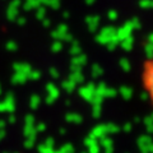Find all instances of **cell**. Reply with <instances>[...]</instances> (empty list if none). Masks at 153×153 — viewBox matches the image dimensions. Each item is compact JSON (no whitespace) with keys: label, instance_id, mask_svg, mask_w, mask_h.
Listing matches in <instances>:
<instances>
[{"label":"cell","instance_id":"cell-1","mask_svg":"<svg viewBox=\"0 0 153 153\" xmlns=\"http://www.w3.org/2000/svg\"><path fill=\"white\" fill-rule=\"evenodd\" d=\"M46 92H47V97H46L47 105L54 103L55 100L59 97V88H57L54 83H49L46 85Z\"/></svg>","mask_w":153,"mask_h":153},{"label":"cell","instance_id":"cell-2","mask_svg":"<svg viewBox=\"0 0 153 153\" xmlns=\"http://www.w3.org/2000/svg\"><path fill=\"white\" fill-rule=\"evenodd\" d=\"M94 88H96V85L93 84V82H89L85 87H80L79 88V94L82 96L85 101L89 102L91 98H92L93 94H94Z\"/></svg>","mask_w":153,"mask_h":153},{"label":"cell","instance_id":"cell-3","mask_svg":"<svg viewBox=\"0 0 153 153\" xmlns=\"http://www.w3.org/2000/svg\"><path fill=\"white\" fill-rule=\"evenodd\" d=\"M4 105V112H14L16 110V98H14V94L13 93H7L5 98L3 101Z\"/></svg>","mask_w":153,"mask_h":153},{"label":"cell","instance_id":"cell-4","mask_svg":"<svg viewBox=\"0 0 153 153\" xmlns=\"http://www.w3.org/2000/svg\"><path fill=\"white\" fill-rule=\"evenodd\" d=\"M107 134V131H106V125H97V126H94L93 129H92V131L89 133V135L91 137H93V138H96V139H100V138H102V137H105Z\"/></svg>","mask_w":153,"mask_h":153},{"label":"cell","instance_id":"cell-5","mask_svg":"<svg viewBox=\"0 0 153 153\" xmlns=\"http://www.w3.org/2000/svg\"><path fill=\"white\" fill-rule=\"evenodd\" d=\"M28 79V75L25 73H21V71H16L12 76V83L13 84H25Z\"/></svg>","mask_w":153,"mask_h":153},{"label":"cell","instance_id":"cell-6","mask_svg":"<svg viewBox=\"0 0 153 153\" xmlns=\"http://www.w3.org/2000/svg\"><path fill=\"white\" fill-rule=\"evenodd\" d=\"M65 120L68 123H73V124H80L83 121V117L76 112H68L65 116Z\"/></svg>","mask_w":153,"mask_h":153},{"label":"cell","instance_id":"cell-7","mask_svg":"<svg viewBox=\"0 0 153 153\" xmlns=\"http://www.w3.org/2000/svg\"><path fill=\"white\" fill-rule=\"evenodd\" d=\"M147 85L151 89L153 96V63L148 65V69H147Z\"/></svg>","mask_w":153,"mask_h":153},{"label":"cell","instance_id":"cell-8","mask_svg":"<svg viewBox=\"0 0 153 153\" xmlns=\"http://www.w3.org/2000/svg\"><path fill=\"white\" fill-rule=\"evenodd\" d=\"M61 87H63V89L65 91V92H68V93H71L75 89L76 87V83L74 82V80H71L70 78L69 79H65L63 83H61Z\"/></svg>","mask_w":153,"mask_h":153},{"label":"cell","instance_id":"cell-9","mask_svg":"<svg viewBox=\"0 0 153 153\" xmlns=\"http://www.w3.org/2000/svg\"><path fill=\"white\" fill-rule=\"evenodd\" d=\"M119 93L123 96L124 100H130L133 97V94H134V91H133V88L128 87V85H123V87L120 88V91H119Z\"/></svg>","mask_w":153,"mask_h":153},{"label":"cell","instance_id":"cell-10","mask_svg":"<svg viewBox=\"0 0 153 153\" xmlns=\"http://www.w3.org/2000/svg\"><path fill=\"white\" fill-rule=\"evenodd\" d=\"M14 71H21V73H25V74H30V71L32 70L31 69V66L28 65V64H21V63H17V64H14Z\"/></svg>","mask_w":153,"mask_h":153},{"label":"cell","instance_id":"cell-11","mask_svg":"<svg viewBox=\"0 0 153 153\" xmlns=\"http://www.w3.org/2000/svg\"><path fill=\"white\" fill-rule=\"evenodd\" d=\"M153 140H152V138L149 137V135H147V134H144V135H140L139 138H138V140H137V143H138V147H148V144L149 143H152Z\"/></svg>","mask_w":153,"mask_h":153},{"label":"cell","instance_id":"cell-12","mask_svg":"<svg viewBox=\"0 0 153 153\" xmlns=\"http://www.w3.org/2000/svg\"><path fill=\"white\" fill-rule=\"evenodd\" d=\"M69 78H70L71 80H74L76 84L84 82V75H83L82 71H71L70 75H69Z\"/></svg>","mask_w":153,"mask_h":153},{"label":"cell","instance_id":"cell-13","mask_svg":"<svg viewBox=\"0 0 153 153\" xmlns=\"http://www.w3.org/2000/svg\"><path fill=\"white\" fill-rule=\"evenodd\" d=\"M23 133H25L26 137H37V130L35 125H25Z\"/></svg>","mask_w":153,"mask_h":153},{"label":"cell","instance_id":"cell-14","mask_svg":"<svg viewBox=\"0 0 153 153\" xmlns=\"http://www.w3.org/2000/svg\"><path fill=\"white\" fill-rule=\"evenodd\" d=\"M41 105V98H40V96H37V94H33L31 96V98H30V107L31 108H37L38 106Z\"/></svg>","mask_w":153,"mask_h":153},{"label":"cell","instance_id":"cell-15","mask_svg":"<svg viewBox=\"0 0 153 153\" xmlns=\"http://www.w3.org/2000/svg\"><path fill=\"white\" fill-rule=\"evenodd\" d=\"M100 144H101L103 148H111L114 147V142L112 139H110L108 137H102V138H100Z\"/></svg>","mask_w":153,"mask_h":153},{"label":"cell","instance_id":"cell-16","mask_svg":"<svg viewBox=\"0 0 153 153\" xmlns=\"http://www.w3.org/2000/svg\"><path fill=\"white\" fill-rule=\"evenodd\" d=\"M106 131H107V134H116L120 131V128L114 123H108V124H106Z\"/></svg>","mask_w":153,"mask_h":153},{"label":"cell","instance_id":"cell-17","mask_svg":"<svg viewBox=\"0 0 153 153\" xmlns=\"http://www.w3.org/2000/svg\"><path fill=\"white\" fill-rule=\"evenodd\" d=\"M91 74H92V76H94V78H97V76H101L103 74V69L101 68L100 65H93L92 69H91Z\"/></svg>","mask_w":153,"mask_h":153},{"label":"cell","instance_id":"cell-18","mask_svg":"<svg viewBox=\"0 0 153 153\" xmlns=\"http://www.w3.org/2000/svg\"><path fill=\"white\" fill-rule=\"evenodd\" d=\"M106 87L107 85L105 84L103 82H101L100 84L96 85V88H94V94H98V96H102L103 97V94H105V91H106ZM105 98V97H103Z\"/></svg>","mask_w":153,"mask_h":153},{"label":"cell","instance_id":"cell-19","mask_svg":"<svg viewBox=\"0 0 153 153\" xmlns=\"http://www.w3.org/2000/svg\"><path fill=\"white\" fill-rule=\"evenodd\" d=\"M102 112V105H92V116L100 117Z\"/></svg>","mask_w":153,"mask_h":153},{"label":"cell","instance_id":"cell-20","mask_svg":"<svg viewBox=\"0 0 153 153\" xmlns=\"http://www.w3.org/2000/svg\"><path fill=\"white\" fill-rule=\"evenodd\" d=\"M36 143V137H26V140H25V147L26 148H32L33 146H35Z\"/></svg>","mask_w":153,"mask_h":153},{"label":"cell","instance_id":"cell-21","mask_svg":"<svg viewBox=\"0 0 153 153\" xmlns=\"http://www.w3.org/2000/svg\"><path fill=\"white\" fill-rule=\"evenodd\" d=\"M59 152L60 153H73L74 152V147L71 144H69V143H66V144H64L63 147L60 148Z\"/></svg>","mask_w":153,"mask_h":153},{"label":"cell","instance_id":"cell-22","mask_svg":"<svg viewBox=\"0 0 153 153\" xmlns=\"http://www.w3.org/2000/svg\"><path fill=\"white\" fill-rule=\"evenodd\" d=\"M41 78V71L38 70H31L30 74H28V79H32V80H37Z\"/></svg>","mask_w":153,"mask_h":153},{"label":"cell","instance_id":"cell-23","mask_svg":"<svg viewBox=\"0 0 153 153\" xmlns=\"http://www.w3.org/2000/svg\"><path fill=\"white\" fill-rule=\"evenodd\" d=\"M102 101H103V97L102 96H98V94H93V97L91 98V103L92 105H102Z\"/></svg>","mask_w":153,"mask_h":153},{"label":"cell","instance_id":"cell-24","mask_svg":"<svg viewBox=\"0 0 153 153\" xmlns=\"http://www.w3.org/2000/svg\"><path fill=\"white\" fill-rule=\"evenodd\" d=\"M54 149V148H51V147H47L45 144H40L37 147V151L38 153H51V151Z\"/></svg>","mask_w":153,"mask_h":153},{"label":"cell","instance_id":"cell-25","mask_svg":"<svg viewBox=\"0 0 153 153\" xmlns=\"http://www.w3.org/2000/svg\"><path fill=\"white\" fill-rule=\"evenodd\" d=\"M25 125H35V116L32 114H27L25 117Z\"/></svg>","mask_w":153,"mask_h":153},{"label":"cell","instance_id":"cell-26","mask_svg":"<svg viewBox=\"0 0 153 153\" xmlns=\"http://www.w3.org/2000/svg\"><path fill=\"white\" fill-rule=\"evenodd\" d=\"M146 55L149 60H153V44H149L147 45L146 47Z\"/></svg>","mask_w":153,"mask_h":153},{"label":"cell","instance_id":"cell-27","mask_svg":"<svg viewBox=\"0 0 153 153\" xmlns=\"http://www.w3.org/2000/svg\"><path fill=\"white\" fill-rule=\"evenodd\" d=\"M85 60H87V59H85V56H78V57H75V59L73 60V63H71V64H75V65H80V66H82V65L85 64Z\"/></svg>","mask_w":153,"mask_h":153},{"label":"cell","instance_id":"cell-28","mask_svg":"<svg viewBox=\"0 0 153 153\" xmlns=\"http://www.w3.org/2000/svg\"><path fill=\"white\" fill-rule=\"evenodd\" d=\"M120 66L123 68L124 71H129V70H130V63H129L126 59H121L120 60Z\"/></svg>","mask_w":153,"mask_h":153},{"label":"cell","instance_id":"cell-29","mask_svg":"<svg viewBox=\"0 0 153 153\" xmlns=\"http://www.w3.org/2000/svg\"><path fill=\"white\" fill-rule=\"evenodd\" d=\"M116 91H115L114 88H108L106 87V91H105V94H103V97H115L116 96Z\"/></svg>","mask_w":153,"mask_h":153},{"label":"cell","instance_id":"cell-30","mask_svg":"<svg viewBox=\"0 0 153 153\" xmlns=\"http://www.w3.org/2000/svg\"><path fill=\"white\" fill-rule=\"evenodd\" d=\"M87 148H88V153H100V146H98V143L89 146Z\"/></svg>","mask_w":153,"mask_h":153},{"label":"cell","instance_id":"cell-31","mask_svg":"<svg viewBox=\"0 0 153 153\" xmlns=\"http://www.w3.org/2000/svg\"><path fill=\"white\" fill-rule=\"evenodd\" d=\"M131 129H133V123H125V124H124L123 130L125 131V133H130Z\"/></svg>","mask_w":153,"mask_h":153},{"label":"cell","instance_id":"cell-32","mask_svg":"<svg viewBox=\"0 0 153 153\" xmlns=\"http://www.w3.org/2000/svg\"><path fill=\"white\" fill-rule=\"evenodd\" d=\"M35 128H36L37 133H41V131H45V130H46V125H45V123H40V124H37V125H36Z\"/></svg>","mask_w":153,"mask_h":153},{"label":"cell","instance_id":"cell-33","mask_svg":"<svg viewBox=\"0 0 153 153\" xmlns=\"http://www.w3.org/2000/svg\"><path fill=\"white\" fill-rule=\"evenodd\" d=\"M49 74L52 76V78H55V79L59 78V75H60V73H59V71H57L55 68H51V69L49 70Z\"/></svg>","mask_w":153,"mask_h":153},{"label":"cell","instance_id":"cell-34","mask_svg":"<svg viewBox=\"0 0 153 153\" xmlns=\"http://www.w3.org/2000/svg\"><path fill=\"white\" fill-rule=\"evenodd\" d=\"M45 146H47V147H51V148H54V144H55V140H54V138H47V139L45 140V143H44Z\"/></svg>","mask_w":153,"mask_h":153},{"label":"cell","instance_id":"cell-35","mask_svg":"<svg viewBox=\"0 0 153 153\" xmlns=\"http://www.w3.org/2000/svg\"><path fill=\"white\" fill-rule=\"evenodd\" d=\"M71 71H82V66H80V65H75V64H71Z\"/></svg>","mask_w":153,"mask_h":153},{"label":"cell","instance_id":"cell-36","mask_svg":"<svg viewBox=\"0 0 153 153\" xmlns=\"http://www.w3.org/2000/svg\"><path fill=\"white\" fill-rule=\"evenodd\" d=\"M148 98H149V94H148V92H142L140 93V100H143V101H147Z\"/></svg>","mask_w":153,"mask_h":153},{"label":"cell","instance_id":"cell-37","mask_svg":"<svg viewBox=\"0 0 153 153\" xmlns=\"http://www.w3.org/2000/svg\"><path fill=\"white\" fill-rule=\"evenodd\" d=\"M8 121L13 124V123H16V116L13 115V112H10V115H9V117H8Z\"/></svg>","mask_w":153,"mask_h":153},{"label":"cell","instance_id":"cell-38","mask_svg":"<svg viewBox=\"0 0 153 153\" xmlns=\"http://www.w3.org/2000/svg\"><path fill=\"white\" fill-rule=\"evenodd\" d=\"M4 137H5V129H0V140L4 139Z\"/></svg>","mask_w":153,"mask_h":153},{"label":"cell","instance_id":"cell-39","mask_svg":"<svg viewBox=\"0 0 153 153\" xmlns=\"http://www.w3.org/2000/svg\"><path fill=\"white\" fill-rule=\"evenodd\" d=\"M5 125H7L5 120H0V129H5Z\"/></svg>","mask_w":153,"mask_h":153},{"label":"cell","instance_id":"cell-40","mask_svg":"<svg viewBox=\"0 0 153 153\" xmlns=\"http://www.w3.org/2000/svg\"><path fill=\"white\" fill-rule=\"evenodd\" d=\"M124 47H125L126 50H129L131 47V42L130 41H128V42H125V44H124Z\"/></svg>","mask_w":153,"mask_h":153},{"label":"cell","instance_id":"cell-41","mask_svg":"<svg viewBox=\"0 0 153 153\" xmlns=\"http://www.w3.org/2000/svg\"><path fill=\"white\" fill-rule=\"evenodd\" d=\"M103 153H114V147H111V148H105V152Z\"/></svg>","mask_w":153,"mask_h":153},{"label":"cell","instance_id":"cell-42","mask_svg":"<svg viewBox=\"0 0 153 153\" xmlns=\"http://www.w3.org/2000/svg\"><path fill=\"white\" fill-rule=\"evenodd\" d=\"M148 152H149V153H153V142L148 144Z\"/></svg>","mask_w":153,"mask_h":153},{"label":"cell","instance_id":"cell-43","mask_svg":"<svg viewBox=\"0 0 153 153\" xmlns=\"http://www.w3.org/2000/svg\"><path fill=\"white\" fill-rule=\"evenodd\" d=\"M146 128H147V131H148V133H152V134H153V124H152V125L146 126Z\"/></svg>","mask_w":153,"mask_h":153},{"label":"cell","instance_id":"cell-44","mask_svg":"<svg viewBox=\"0 0 153 153\" xmlns=\"http://www.w3.org/2000/svg\"><path fill=\"white\" fill-rule=\"evenodd\" d=\"M0 112H4V105H3V102H0Z\"/></svg>","mask_w":153,"mask_h":153},{"label":"cell","instance_id":"cell-45","mask_svg":"<svg viewBox=\"0 0 153 153\" xmlns=\"http://www.w3.org/2000/svg\"><path fill=\"white\" fill-rule=\"evenodd\" d=\"M59 133L61 134V135H64V134H65V129L63 128V129H60V130H59Z\"/></svg>","mask_w":153,"mask_h":153},{"label":"cell","instance_id":"cell-46","mask_svg":"<svg viewBox=\"0 0 153 153\" xmlns=\"http://www.w3.org/2000/svg\"><path fill=\"white\" fill-rule=\"evenodd\" d=\"M139 121H140L139 117H135V119H134V123H139Z\"/></svg>","mask_w":153,"mask_h":153},{"label":"cell","instance_id":"cell-47","mask_svg":"<svg viewBox=\"0 0 153 153\" xmlns=\"http://www.w3.org/2000/svg\"><path fill=\"white\" fill-rule=\"evenodd\" d=\"M149 116H151V117H152V120H153V114H152V115H149Z\"/></svg>","mask_w":153,"mask_h":153},{"label":"cell","instance_id":"cell-48","mask_svg":"<svg viewBox=\"0 0 153 153\" xmlns=\"http://www.w3.org/2000/svg\"><path fill=\"white\" fill-rule=\"evenodd\" d=\"M0 94H1V87H0Z\"/></svg>","mask_w":153,"mask_h":153},{"label":"cell","instance_id":"cell-49","mask_svg":"<svg viewBox=\"0 0 153 153\" xmlns=\"http://www.w3.org/2000/svg\"><path fill=\"white\" fill-rule=\"evenodd\" d=\"M4 153H9V152H4ZM14 153H17V152H14Z\"/></svg>","mask_w":153,"mask_h":153}]
</instances>
